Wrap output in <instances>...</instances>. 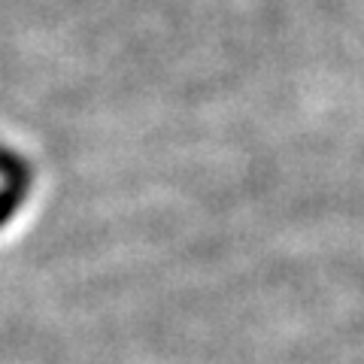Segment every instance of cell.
<instances>
[{
	"label": "cell",
	"instance_id": "1",
	"mask_svg": "<svg viewBox=\"0 0 364 364\" xmlns=\"http://www.w3.org/2000/svg\"><path fill=\"white\" fill-rule=\"evenodd\" d=\"M0 179H4V186L16 188V191H31V182H33V167L25 155L13 152L9 146L0 143Z\"/></svg>",
	"mask_w": 364,
	"mask_h": 364
},
{
	"label": "cell",
	"instance_id": "2",
	"mask_svg": "<svg viewBox=\"0 0 364 364\" xmlns=\"http://www.w3.org/2000/svg\"><path fill=\"white\" fill-rule=\"evenodd\" d=\"M25 200H28L25 191H16V188H9V186L0 188V228H4L9 219H13Z\"/></svg>",
	"mask_w": 364,
	"mask_h": 364
}]
</instances>
